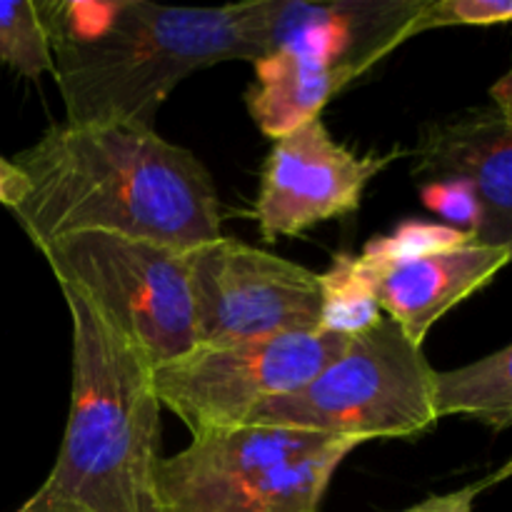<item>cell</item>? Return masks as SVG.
<instances>
[{"label": "cell", "instance_id": "6da1fadb", "mask_svg": "<svg viewBox=\"0 0 512 512\" xmlns=\"http://www.w3.org/2000/svg\"><path fill=\"white\" fill-rule=\"evenodd\" d=\"M30 180L13 210L35 248L75 233H110L193 250L220 238L213 175L153 125L60 123L15 155Z\"/></svg>", "mask_w": 512, "mask_h": 512}, {"label": "cell", "instance_id": "7a4b0ae2", "mask_svg": "<svg viewBox=\"0 0 512 512\" xmlns=\"http://www.w3.org/2000/svg\"><path fill=\"white\" fill-rule=\"evenodd\" d=\"M38 8L70 125H153L188 75L228 60L255 65L265 55L263 0L220 8L45 0Z\"/></svg>", "mask_w": 512, "mask_h": 512}, {"label": "cell", "instance_id": "3957f363", "mask_svg": "<svg viewBox=\"0 0 512 512\" xmlns=\"http://www.w3.org/2000/svg\"><path fill=\"white\" fill-rule=\"evenodd\" d=\"M70 413L55 465L38 490L90 512H158L160 400L150 360L75 290Z\"/></svg>", "mask_w": 512, "mask_h": 512}, {"label": "cell", "instance_id": "277c9868", "mask_svg": "<svg viewBox=\"0 0 512 512\" xmlns=\"http://www.w3.org/2000/svg\"><path fill=\"white\" fill-rule=\"evenodd\" d=\"M358 440L245 423L193 433L155 473L158 512H320Z\"/></svg>", "mask_w": 512, "mask_h": 512}, {"label": "cell", "instance_id": "5b68a950", "mask_svg": "<svg viewBox=\"0 0 512 512\" xmlns=\"http://www.w3.org/2000/svg\"><path fill=\"white\" fill-rule=\"evenodd\" d=\"M435 373L423 345L390 318L353 335L295 393L260 405L248 423L285 425L338 438L408 440L438 425Z\"/></svg>", "mask_w": 512, "mask_h": 512}, {"label": "cell", "instance_id": "8992f818", "mask_svg": "<svg viewBox=\"0 0 512 512\" xmlns=\"http://www.w3.org/2000/svg\"><path fill=\"white\" fill-rule=\"evenodd\" d=\"M40 253L60 288L88 300L153 368L198 348L188 250L110 233H75Z\"/></svg>", "mask_w": 512, "mask_h": 512}, {"label": "cell", "instance_id": "52a82bcc", "mask_svg": "<svg viewBox=\"0 0 512 512\" xmlns=\"http://www.w3.org/2000/svg\"><path fill=\"white\" fill-rule=\"evenodd\" d=\"M350 338L313 330L243 343L195 348L153 370L163 408L190 435L245 425L260 405L295 393L315 378Z\"/></svg>", "mask_w": 512, "mask_h": 512}, {"label": "cell", "instance_id": "ba28073f", "mask_svg": "<svg viewBox=\"0 0 512 512\" xmlns=\"http://www.w3.org/2000/svg\"><path fill=\"white\" fill-rule=\"evenodd\" d=\"M188 265L198 348L323 330L318 273L303 265L223 235Z\"/></svg>", "mask_w": 512, "mask_h": 512}, {"label": "cell", "instance_id": "9c48e42d", "mask_svg": "<svg viewBox=\"0 0 512 512\" xmlns=\"http://www.w3.org/2000/svg\"><path fill=\"white\" fill-rule=\"evenodd\" d=\"M405 150L358 155L330 135L320 118L273 140L260 170L255 220L268 243L355 213L365 188Z\"/></svg>", "mask_w": 512, "mask_h": 512}, {"label": "cell", "instance_id": "30bf717a", "mask_svg": "<svg viewBox=\"0 0 512 512\" xmlns=\"http://www.w3.org/2000/svg\"><path fill=\"white\" fill-rule=\"evenodd\" d=\"M423 5L425 0H263L265 55H305L355 83L413 38Z\"/></svg>", "mask_w": 512, "mask_h": 512}, {"label": "cell", "instance_id": "8fae6325", "mask_svg": "<svg viewBox=\"0 0 512 512\" xmlns=\"http://www.w3.org/2000/svg\"><path fill=\"white\" fill-rule=\"evenodd\" d=\"M413 178L463 183L480 205L475 245L512 253V120L495 105L433 120L418 135Z\"/></svg>", "mask_w": 512, "mask_h": 512}, {"label": "cell", "instance_id": "7c38bea8", "mask_svg": "<svg viewBox=\"0 0 512 512\" xmlns=\"http://www.w3.org/2000/svg\"><path fill=\"white\" fill-rule=\"evenodd\" d=\"M510 263V250L475 243L410 260L358 255L383 315L418 345L448 310L488 285Z\"/></svg>", "mask_w": 512, "mask_h": 512}, {"label": "cell", "instance_id": "4fadbf2b", "mask_svg": "<svg viewBox=\"0 0 512 512\" xmlns=\"http://www.w3.org/2000/svg\"><path fill=\"white\" fill-rule=\"evenodd\" d=\"M253 68L255 83L245 93V105L258 128L273 140L320 118L325 105L350 85L318 60L288 50L265 55Z\"/></svg>", "mask_w": 512, "mask_h": 512}, {"label": "cell", "instance_id": "5bb4252c", "mask_svg": "<svg viewBox=\"0 0 512 512\" xmlns=\"http://www.w3.org/2000/svg\"><path fill=\"white\" fill-rule=\"evenodd\" d=\"M440 420H478L493 430L512 428V345L463 368L435 373Z\"/></svg>", "mask_w": 512, "mask_h": 512}, {"label": "cell", "instance_id": "9a60e30c", "mask_svg": "<svg viewBox=\"0 0 512 512\" xmlns=\"http://www.w3.org/2000/svg\"><path fill=\"white\" fill-rule=\"evenodd\" d=\"M318 283L323 298L320 328L328 333L353 338L385 318L368 278L360 270L358 255H335L330 268L318 273Z\"/></svg>", "mask_w": 512, "mask_h": 512}, {"label": "cell", "instance_id": "2e32d148", "mask_svg": "<svg viewBox=\"0 0 512 512\" xmlns=\"http://www.w3.org/2000/svg\"><path fill=\"white\" fill-rule=\"evenodd\" d=\"M0 68L38 80L53 75V50L38 3H0Z\"/></svg>", "mask_w": 512, "mask_h": 512}, {"label": "cell", "instance_id": "e0dca14e", "mask_svg": "<svg viewBox=\"0 0 512 512\" xmlns=\"http://www.w3.org/2000/svg\"><path fill=\"white\" fill-rule=\"evenodd\" d=\"M470 243H473V238L468 233L450 228L445 223L405 220L390 235H378V238L370 240L360 255L370 260H410Z\"/></svg>", "mask_w": 512, "mask_h": 512}, {"label": "cell", "instance_id": "ac0fdd59", "mask_svg": "<svg viewBox=\"0 0 512 512\" xmlns=\"http://www.w3.org/2000/svg\"><path fill=\"white\" fill-rule=\"evenodd\" d=\"M512 23V0H425L413 23V38L438 28Z\"/></svg>", "mask_w": 512, "mask_h": 512}, {"label": "cell", "instance_id": "d6986e66", "mask_svg": "<svg viewBox=\"0 0 512 512\" xmlns=\"http://www.w3.org/2000/svg\"><path fill=\"white\" fill-rule=\"evenodd\" d=\"M420 198H423L425 208L438 213L440 218L448 220L445 225L455 230H463L470 238L475 235L480 225V205L475 200L473 190L463 183H423L420 185Z\"/></svg>", "mask_w": 512, "mask_h": 512}, {"label": "cell", "instance_id": "ffe728a7", "mask_svg": "<svg viewBox=\"0 0 512 512\" xmlns=\"http://www.w3.org/2000/svg\"><path fill=\"white\" fill-rule=\"evenodd\" d=\"M483 493V485L470 483L465 488L453 490V493L445 495H430V498L420 500V503L410 505V508L398 510V512H473L475 498Z\"/></svg>", "mask_w": 512, "mask_h": 512}, {"label": "cell", "instance_id": "44dd1931", "mask_svg": "<svg viewBox=\"0 0 512 512\" xmlns=\"http://www.w3.org/2000/svg\"><path fill=\"white\" fill-rule=\"evenodd\" d=\"M28 190V175L20 170V165L15 160H8L0 155V205H5L8 210L20 208V203L28 198Z\"/></svg>", "mask_w": 512, "mask_h": 512}, {"label": "cell", "instance_id": "7402d4cb", "mask_svg": "<svg viewBox=\"0 0 512 512\" xmlns=\"http://www.w3.org/2000/svg\"><path fill=\"white\" fill-rule=\"evenodd\" d=\"M15 512H90V510L78 503H70V500L53 498V495L43 493V490H35L33 498L25 500V503Z\"/></svg>", "mask_w": 512, "mask_h": 512}, {"label": "cell", "instance_id": "603a6c76", "mask_svg": "<svg viewBox=\"0 0 512 512\" xmlns=\"http://www.w3.org/2000/svg\"><path fill=\"white\" fill-rule=\"evenodd\" d=\"M490 98H493L495 108L512 120V68L490 88Z\"/></svg>", "mask_w": 512, "mask_h": 512}, {"label": "cell", "instance_id": "cb8c5ba5", "mask_svg": "<svg viewBox=\"0 0 512 512\" xmlns=\"http://www.w3.org/2000/svg\"><path fill=\"white\" fill-rule=\"evenodd\" d=\"M508 478H512V458L503 465V468L495 470L493 475H488V478L480 480V485H483V490H488V488H493V485L503 483V480H508Z\"/></svg>", "mask_w": 512, "mask_h": 512}]
</instances>
